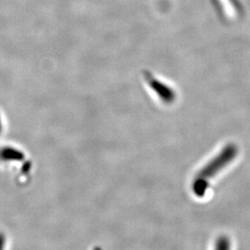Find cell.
I'll use <instances>...</instances> for the list:
<instances>
[{
    "mask_svg": "<svg viewBox=\"0 0 250 250\" xmlns=\"http://www.w3.org/2000/svg\"><path fill=\"white\" fill-rule=\"evenodd\" d=\"M148 82L152 89L165 103L169 104L173 102L175 99V92L171 89V87H167V85L161 83V81H157L156 79H149Z\"/></svg>",
    "mask_w": 250,
    "mask_h": 250,
    "instance_id": "2",
    "label": "cell"
},
{
    "mask_svg": "<svg viewBox=\"0 0 250 250\" xmlns=\"http://www.w3.org/2000/svg\"><path fill=\"white\" fill-rule=\"evenodd\" d=\"M237 148L234 144L227 145L220 154L201 170L193 183V192L198 197H203L208 188L209 181L224 169L236 157Z\"/></svg>",
    "mask_w": 250,
    "mask_h": 250,
    "instance_id": "1",
    "label": "cell"
}]
</instances>
